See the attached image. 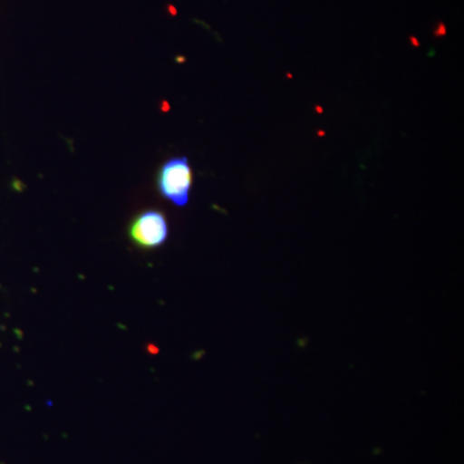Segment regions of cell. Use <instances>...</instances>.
Masks as SVG:
<instances>
[{
    "label": "cell",
    "instance_id": "7a4b0ae2",
    "mask_svg": "<svg viewBox=\"0 0 464 464\" xmlns=\"http://www.w3.org/2000/svg\"><path fill=\"white\" fill-rule=\"evenodd\" d=\"M168 224L164 215L157 210H149L137 217L130 227V235L137 246L142 248H157L168 237Z\"/></svg>",
    "mask_w": 464,
    "mask_h": 464
},
{
    "label": "cell",
    "instance_id": "6da1fadb",
    "mask_svg": "<svg viewBox=\"0 0 464 464\" xmlns=\"http://www.w3.org/2000/svg\"><path fill=\"white\" fill-rule=\"evenodd\" d=\"M192 172L186 158L167 161L159 172L158 188L174 206L185 207L190 198Z\"/></svg>",
    "mask_w": 464,
    "mask_h": 464
}]
</instances>
